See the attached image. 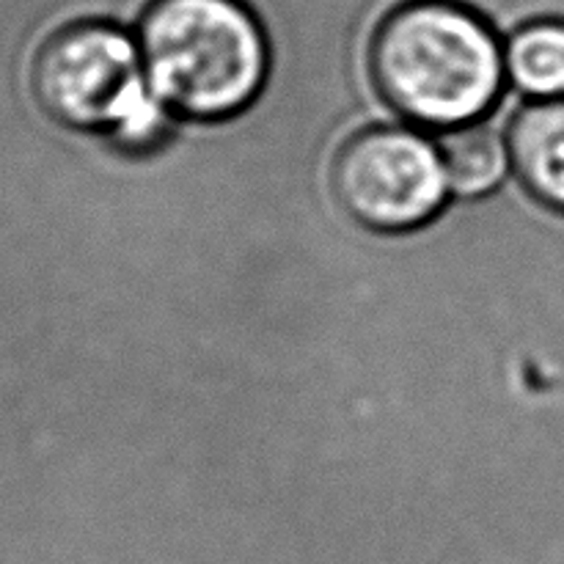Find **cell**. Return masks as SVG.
Returning a JSON list of instances; mask_svg holds the SVG:
<instances>
[{"label": "cell", "mask_w": 564, "mask_h": 564, "mask_svg": "<svg viewBox=\"0 0 564 564\" xmlns=\"http://www.w3.org/2000/svg\"><path fill=\"white\" fill-rule=\"evenodd\" d=\"M367 72L389 110L422 130L488 119L507 83L505 33L460 0H405L378 22Z\"/></svg>", "instance_id": "obj_1"}, {"label": "cell", "mask_w": 564, "mask_h": 564, "mask_svg": "<svg viewBox=\"0 0 564 564\" xmlns=\"http://www.w3.org/2000/svg\"><path fill=\"white\" fill-rule=\"evenodd\" d=\"M132 31L143 75L180 121L237 119L273 75V42L248 0H152Z\"/></svg>", "instance_id": "obj_2"}, {"label": "cell", "mask_w": 564, "mask_h": 564, "mask_svg": "<svg viewBox=\"0 0 564 564\" xmlns=\"http://www.w3.org/2000/svg\"><path fill=\"white\" fill-rule=\"evenodd\" d=\"M330 193L347 220L383 237L433 224L452 196L438 138L413 124H372L336 149Z\"/></svg>", "instance_id": "obj_3"}, {"label": "cell", "mask_w": 564, "mask_h": 564, "mask_svg": "<svg viewBox=\"0 0 564 564\" xmlns=\"http://www.w3.org/2000/svg\"><path fill=\"white\" fill-rule=\"evenodd\" d=\"M149 88L135 31L116 20H72L31 55V94L53 124L105 138Z\"/></svg>", "instance_id": "obj_4"}, {"label": "cell", "mask_w": 564, "mask_h": 564, "mask_svg": "<svg viewBox=\"0 0 564 564\" xmlns=\"http://www.w3.org/2000/svg\"><path fill=\"white\" fill-rule=\"evenodd\" d=\"M510 163L521 191L564 215V99H529L507 124Z\"/></svg>", "instance_id": "obj_5"}, {"label": "cell", "mask_w": 564, "mask_h": 564, "mask_svg": "<svg viewBox=\"0 0 564 564\" xmlns=\"http://www.w3.org/2000/svg\"><path fill=\"white\" fill-rule=\"evenodd\" d=\"M438 147L444 154L449 191L457 198L488 196L512 169L507 132L488 119L438 132Z\"/></svg>", "instance_id": "obj_6"}, {"label": "cell", "mask_w": 564, "mask_h": 564, "mask_svg": "<svg viewBox=\"0 0 564 564\" xmlns=\"http://www.w3.org/2000/svg\"><path fill=\"white\" fill-rule=\"evenodd\" d=\"M507 80L527 99H564V20L540 17L505 36Z\"/></svg>", "instance_id": "obj_7"}]
</instances>
